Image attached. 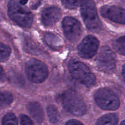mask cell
I'll list each match as a JSON object with an SVG mask.
<instances>
[{
    "label": "cell",
    "mask_w": 125,
    "mask_h": 125,
    "mask_svg": "<svg viewBox=\"0 0 125 125\" xmlns=\"http://www.w3.org/2000/svg\"><path fill=\"white\" fill-rule=\"evenodd\" d=\"M47 114L49 120L53 124H56L60 122V115L57 109L53 106H49L47 107Z\"/></svg>",
    "instance_id": "obj_16"
},
{
    "label": "cell",
    "mask_w": 125,
    "mask_h": 125,
    "mask_svg": "<svg viewBox=\"0 0 125 125\" xmlns=\"http://www.w3.org/2000/svg\"><path fill=\"white\" fill-rule=\"evenodd\" d=\"M62 28L65 36L69 41L75 42L78 40L82 33L80 22L75 18L66 17L62 21Z\"/></svg>",
    "instance_id": "obj_8"
},
{
    "label": "cell",
    "mask_w": 125,
    "mask_h": 125,
    "mask_svg": "<svg viewBox=\"0 0 125 125\" xmlns=\"http://www.w3.org/2000/svg\"><path fill=\"white\" fill-rule=\"evenodd\" d=\"M63 107L67 112L77 116H82L87 112V106L80 95L74 90H67L61 96Z\"/></svg>",
    "instance_id": "obj_1"
},
{
    "label": "cell",
    "mask_w": 125,
    "mask_h": 125,
    "mask_svg": "<svg viewBox=\"0 0 125 125\" xmlns=\"http://www.w3.org/2000/svg\"><path fill=\"white\" fill-rule=\"evenodd\" d=\"M68 69L74 79L82 85L90 87L96 84V78L89 68L82 62L72 59L68 63Z\"/></svg>",
    "instance_id": "obj_2"
},
{
    "label": "cell",
    "mask_w": 125,
    "mask_h": 125,
    "mask_svg": "<svg viewBox=\"0 0 125 125\" xmlns=\"http://www.w3.org/2000/svg\"><path fill=\"white\" fill-rule=\"evenodd\" d=\"M21 125H34L31 120L26 115H21L20 116Z\"/></svg>",
    "instance_id": "obj_21"
},
{
    "label": "cell",
    "mask_w": 125,
    "mask_h": 125,
    "mask_svg": "<svg viewBox=\"0 0 125 125\" xmlns=\"http://www.w3.org/2000/svg\"><path fill=\"white\" fill-rule=\"evenodd\" d=\"M80 6L81 14L86 26L94 32L100 31L102 26L93 0H83Z\"/></svg>",
    "instance_id": "obj_3"
},
{
    "label": "cell",
    "mask_w": 125,
    "mask_h": 125,
    "mask_svg": "<svg viewBox=\"0 0 125 125\" xmlns=\"http://www.w3.org/2000/svg\"><path fill=\"white\" fill-rule=\"evenodd\" d=\"M28 0H20V3L22 5H24L25 4H26V2H28Z\"/></svg>",
    "instance_id": "obj_25"
},
{
    "label": "cell",
    "mask_w": 125,
    "mask_h": 125,
    "mask_svg": "<svg viewBox=\"0 0 125 125\" xmlns=\"http://www.w3.org/2000/svg\"><path fill=\"white\" fill-rule=\"evenodd\" d=\"M120 125H125V120L123 121L122 122H121V124H120Z\"/></svg>",
    "instance_id": "obj_26"
},
{
    "label": "cell",
    "mask_w": 125,
    "mask_h": 125,
    "mask_svg": "<svg viewBox=\"0 0 125 125\" xmlns=\"http://www.w3.org/2000/svg\"><path fill=\"white\" fill-rule=\"evenodd\" d=\"M2 125H18L17 117L13 113H8L2 119Z\"/></svg>",
    "instance_id": "obj_18"
},
{
    "label": "cell",
    "mask_w": 125,
    "mask_h": 125,
    "mask_svg": "<svg viewBox=\"0 0 125 125\" xmlns=\"http://www.w3.org/2000/svg\"><path fill=\"white\" fill-rule=\"evenodd\" d=\"M122 76H123V78L124 81H125V64L124 65L123 67Z\"/></svg>",
    "instance_id": "obj_24"
},
{
    "label": "cell",
    "mask_w": 125,
    "mask_h": 125,
    "mask_svg": "<svg viewBox=\"0 0 125 125\" xmlns=\"http://www.w3.org/2000/svg\"><path fill=\"white\" fill-rule=\"evenodd\" d=\"M27 109L31 117L38 123H41L44 121V111L41 106L37 102H31L27 106Z\"/></svg>",
    "instance_id": "obj_12"
},
{
    "label": "cell",
    "mask_w": 125,
    "mask_h": 125,
    "mask_svg": "<svg viewBox=\"0 0 125 125\" xmlns=\"http://www.w3.org/2000/svg\"><path fill=\"white\" fill-rule=\"evenodd\" d=\"M113 47L119 54L125 56V36L118 39L114 42Z\"/></svg>",
    "instance_id": "obj_17"
},
{
    "label": "cell",
    "mask_w": 125,
    "mask_h": 125,
    "mask_svg": "<svg viewBox=\"0 0 125 125\" xmlns=\"http://www.w3.org/2000/svg\"><path fill=\"white\" fill-rule=\"evenodd\" d=\"M8 14L12 20L23 28H29L33 23V15L30 11L22 7L15 0L8 3Z\"/></svg>",
    "instance_id": "obj_4"
},
{
    "label": "cell",
    "mask_w": 125,
    "mask_h": 125,
    "mask_svg": "<svg viewBox=\"0 0 125 125\" xmlns=\"http://www.w3.org/2000/svg\"><path fill=\"white\" fill-rule=\"evenodd\" d=\"M65 125H83L81 122L79 121L75 120H69L66 123Z\"/></svg>",
    "instance_id": "obj_22"
},
{
    "label": "cell",
    "mask_w": 125,
    "mask_h": 125,
    "mask_svg": "<svg viewBox=\"0 0 125 125\" xmlns=\"http://www.w3.org/2000/svg\"><path fill=\"white\" fill-rule=\"evenodd\" d=\"M5 78V75H4V72L3 69L2 68V67L0 66V82L3 81L4 80Z\"/></svg>",
    "instance_id": "obj_23"
},
{
    "label": "cell",
    "mask_w": 125,
    "mask_h": 125,
    "mask_svg": "<svg viewBox=\"0 0 125 125\" xmlns=\"http://www.w3.org/2000/svg\"><path fill=\"white\" fill-rule=\"evenodd\" d=\"M61 17L60 9L55 6L47 7L42 13V21L46 26H51L58 21Z\"/></svg>",
    "instance_id": "obj_11"
},
{
    "label": "cell",
    "mask_w": 125,
    "mask_h": 125,
    "mask_svg": "<svg viewBox=\"0 0 125 125\" xmlns=\"http://www.w3.org/2000/svg\"><path fill=\"white\" fill-rule=\"evenodd\" d=\"M44 40L46 43L52 49L58 50L62 47V42L61 39L52 33H47L44 35Z\"/></svg>",
    "instance_id": "obj_13"
},
{
    "label": "cell",
    "mask_w": 125,
    "mask_h": 125,
    "mask_svg": "<svg viewBox=\"0 0 125 125\" xmlns=\"http://www.w3.org/2000/svg\"><path fill=\"white\" fill-rule=\"evenodd\" d=\"M96 104L104 110L115 111L119 107L120 101L116 94L108 89H100L94 94Z\"/></svg>",
    "instance_id": "obj_5"
},
{
    "label": "cell",
    "mask_w": 125,
    "mask_h": 125,
    "mask_svg": "<svg viewBox=\"0 0 125 125\" xmlns=\"http://www.w3.org/2000/svg\"><path fill=\"white\" fill-rule=\"evenodd\" d=\"M99 41L95 37L88 35L84 38L78 46V54L84 59H90L96 53Z\"/></svg>",
    "instance_id": "obj_9"
},
{
    "label": "cell",
    "mask_w": 125,
    "mask_h": 125,
    "mask_svg": "<svg viewBox=\"0 0 125 125\" xmlns=\"http://www.w3.org/2000/svg\"><path fill=\"white\" fill-rule=\"evenodd\" d=\"M100 13L105 18L120 24H125V10L114 6H104L100 8Z\"/></svg>",
    "instance_id": "obj_10"
},
{
    "label": "cell",
    "mask_w": 125,
    "mask_h": 125,
    "mask_svg": "<svg viewBox=\"0 0 125 125\" xmlns=\"http://www.w3.org/2000/svg\"><path fill=\"white\" fill-rule=\"evenodd\" d=\"M11 53V49L7 45L0 43V61H4L8 59Z\"/></svg>",
    "instance_id": "obj_19"
},
{
    "label": "cell",
    "mask_w": 125,
    "mask_h": 125,
    "mask_svg": "<svg viewBox=\"0 0 125 125\" xmlns=\"http://www.w3.org/2000/svg\"><path fill=\"white\" fill-rule=\"evenodd\" d=\"M96 64L100 72L105 73H112L116 67V56L109 47L104 46L97 56Z\"/></svg>",
    "instance_id": "obj_7"
},
{
    "label": "cell",
    "mask_w": 125,
    "mask_h": 125,
    "mask_svg": "<svg viewBox=\"0 0 125 125\" xmlns=\"http://www.w3.org/2000/svg\"><path fill=\"white\" fill-rule=\"evenodd\" d=\"M25 70L28 79L36 84L43 83L48 76L46 65L36 59L29 60L26 63Z\"/></svg>",
    "instance_id": "obj_6"
},
{
    "label": "cell",
    "mask_w": 125,
    "mask_h": 125,
    "mask_svg": "<svg viewBox=\"0 0 125 125\" xmlns=\"http://www.w3.org/2000/svg\"><path fill=\"white\" fill-rule=\"evenodd\" d=\"M13 96L9 92H0V109L6 108L12 103Z\"/></svg>",
    "instance_id": "obj_15"
},
{
    "label": "cell",
    "mask_w": 125,
    "mask_h": 125,
    "mask_svg": "<svg viewBox=\"0 0 125 125\" xmlns=\"http://www.w3.org/2000/svg\"><path fill=\"white\" fill-rule=\"evenodd\" d=\"M83 0H61L62 4L68 9H75L80 6Z\"/></svg>",
    "instance_id": "obj_20"
},
{
    "label": "cell",
    "mask_w": 125,
    "mask_h": 125,
    "mask_svg": "<svg viewBox=\"0 0 125 125\" xmlns=\"http://www.w3.org/2000/svg\"><path fill=\"white\" fill-rule=\"evenodd\" d=\"M118 118L115 114H109L99 118L96 125H118Z\"/></svg>",
    "instance_id": "obj_14"
}]
</instances>
